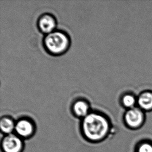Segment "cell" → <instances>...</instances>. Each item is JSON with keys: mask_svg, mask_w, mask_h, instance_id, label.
I'll return each instance as SVG.
<instances>
[{"mask_svg": "<svg viewBox=\"0 0 152 152\" xmlns=\"http://www.w3.org/2000/svg\"><path fill=\"white\" fill-rule=\"evenodd\" d=\"M46 46L52 53H62L68 48L69 40L64 34L59 32L49 33L45 39Z\"/></svg>", "mask_w": 152, "mask_h": 152, "instance_id": "cell-2", "label": "cell"}, {"mask_svg": "<svg viewBox=\"0 0 152 152\" xmlns=\"http://www.w3.org/2000/svg\"><path fill=\"white\" fill-rule=\"evenodd\" d=\"M136 99L134 96L126 95L123 98V103L125 107L132 109L136 103Z\"/></svg>", "mask_w": 152, "mask_h": 152, "instance_id": "cell-10", "label": "cell"}, {"mask_svg": "<svg viewBox=\"0 0 152 152\" xmlns=\"http://www.w3.org/2000/svg\"><path fill=\"white\" fill-rule=\"evenodd\" d=\"M15 131L16 134L21 138H28L33 135L35 128L32 121L28 119H23L17 122Z\"/></svg>", "mask_w": 152, "mask_h": 152, "instance_id": "cell-5", "label": "cell"}, {"mask_svg": "<svg viewBox=\"0 0 152 152\" xmlns=\"http://www.w3.org/2000/svg\"><path fill=\"white\" fill-rule=\"evenodd\" d=\"M39 26L42 31L46 33H51L56 26L55 21L53 17L49 15L43 16L40 19Z\"/></svg>", "mask_w": 152, "mask_h": 152, "instance_id": "cell-6", "label": "cell"}, {"mask_svg": "<svg viewBox=\"0 0 152 152\" xmlns=\"http://www.w3.org/2000/svg\"><path fill=\"white\" fill-rule=\"evenodd\" d=\"M138 102L141 108L145 110H150L152 109V93H143L140 95Z\"/></svg>", "mask_w": 152, "mask_h": 152, "instance_id": "cell-8", "label": "cell"}, {"mask_svg": "<svg viewBox=\"0 0 152 152\" xmlns=\"http://www.w3.org/2000/svg\"><path fill=\"white\" fill-rule=\"evenodd\" d=\"M125 121L129 127H139L144 121V114L140 109L132 108L126 113Z\"/></svg>", "mask_w": 152, "mask_h": 152, "instance_id": "cell-4", "label": "cell"}, {"mask_svg": "<svg viewBox=\"0 0 152 152\" xmlns=\"http://www.w3.org/2000/svg\"><path fill=\"white\" fill-rule=\"evenodd\" d=\"M23 148V140L17 134H7L2 140V148L4 152H21Z\"/></svg>", "mask_w": 152, "mask_h": 152, "instance_id": "cell-3", "label": "cell"}, {"mask_svg": "<svg viewBox=\"0 0 152 152\" xmlns=\"http://www.w3.org/2000/svg\"><path fill=\"white\" fill-rule=\"evenodd\" d=\"M83 133L87 140L99 142L108 134L110 129L108 120L97 113H90L84 118L82 124Z\"/></svg>", "mask_w": 152, "mask_h": 152, "instance_id": "cell-1", "label": "cell"}, {"mask_svg": "<svg viewBox=\"0 0 152 152\" xmlns=\"http://www.w3.org/2000/svg\"><path fill=\"white\" fill-rule=\"evenodd\" d=\"M88 105L84 101H77L73 106L74 113L79 117L86 116L88 114Z\"/></svg>", "mask_w": 152, "mask_h": 152, "instance_id": "cell-9", "label": "cell"}, {"mask_svg": "<svg viewBox=\"0 0 152 152\" xmlns=\"http://www.w3.org/2000/svg\"><path fill=\"white\" fill-rule=\"evenodd\" d=\"M138 152H152V144L148 142H144L138 147Z\"/></svg>", "mask_w": 152, "mask_h": 152, "instance_id": "cell-11", "label": "cell"}, {"mask_svg": "<svg viewBox=\"0 0 152 152\" xmlns=\"http://www.w3.org/2000/svg\"><path fill=\"white\" fill-rule=\"evenodd\" d=\"M16 124L12 118L7 117H3L0 121L1 132L6 135L12 134L15 129Z\"/></svg>", "mask_w": 152, "mask_h": 152, "instance_id": "cell-7", "label": "cell"}]
</instances>
